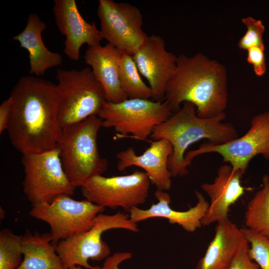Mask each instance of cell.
I'll return each mask as SVG.
<instances>
[{"mask_svg":"<svg viewBox=\"0 0 269 269\" xmlns=\"http://www.w3.org/2000/svg\"><path fill=\"white\" fill-rule=\"evenodd\" d=\"M9 97L12 109L7 130L13 146L22 154L56 147L62 131L58 118L56 85L38 77L24 76Z\"/></svg>","mask_w":269,"mask_h":269,"instance_id":"6da1fadb","label":"cell"},{"mask_svg":"<svg viewBox=\"0 0 269 269\" xmlns=\"http://www.w3.org/2000/svg\"><path fill=\"white\" fill-rule=\"evenodd\" d=\"M227 70L216 60L198 53L177 57L164 100L172 112L185 102L192 103L197 116L210 118L225 113L228 103Z\"/></svg>","mask_w":269,"mask_h":269,"instance_id":"7a4b0ae2","label":"cell"},{"mask_svg":"<svg viewBox=\"0 0 269 269\" xmlns=\"http://www.w3.org/2000/svg\"><path fill=\"white\" fill-rule=\"evenodd\" d=\"M191 103L185 102L164 122L156 126L150 137L155 140L165 139L172 145L173 153L168 160L172 176L183 177L188 173L189 166L185 159L186 151L193 143L206 139L214 144L227 142L238 137L235 127L224 123L223 113L210 118H202L196 114Z\"/></svg>","mask_w":269,"mask_h":269,"instance_id":"3957f363","label":"cell"},{"mask_svg":"<svg viewBox=\"0 0 269 269\" xmlns=\"http://www.w3.org/2000/svg\"><path fill=\"white\" fill-rule=\"evenodd\" d=\"M102 120L97 115L62 129L57 143L63 169L75 187H81L91 178L101 175L108 167L100 155L97 135Z\"/></svg>","mask_w":269,"mask_h":269,"instance_id":"277c9868","label":"cell"},{"mask_svg":"<svg viewBox=\"0 0 269 269\" xmlns=\"http://www.w3.org/2000/svg\"><path fill=\"white\" fill-rule=\"evenodd\" d=\"M56 78L58 118L62 129L98 116L106 100L103 87L91 68L58 69Z\"/></svg>","mask_w":269,"mask_h":269,"instance_id":"5b68a950","label":"cell"},{"mask_svg":"<svg viewBox=\"0 0 269 269\" xmlns=\"http://www.w3.org/2000/svg\"><path fill=\"white\" fill-rule=\"evenodd\" d=\"M114 229L134 232L139 231L137 223L130 219L128 214H99L88 231L62 240L55 245L64 269L80 266L87 269H98V266H91L88 260L100 261L110 256V248L102 236L104 232Z\"/></svg>","mask_w":269,"mask_h":269,"instance_id":"8992f818","label":"cell"},{"mask_svg":"<svg viewBox=\"0 0 269 269\" xmlns=\"http://www.w3.org/2000/svg\"><path fill=\"white\" fill-rule=\"evenodd\" d=\"M172 113L164 100L127 99L117 103L106 101L98 116L103 127L113 128L122 136L131 134L136 139L146 140Z\"/></svg>","mask_w":269,"mask_h":269,"instance_id":"52a82bcc","label":"cell"},{"mask_svg":"<svg viewBox=\"0 0 269 269\" xmlns=\"http://www.w3.org/2000/svg\"><path fill=\"white\" fill-rule=\"evenodd\" d=\"M60 149L22 154L24 178L23 192L32 204L51 203L61 195H72L75 187L63 169Z\"/></svg>","mask_w":269,"mask_h":269,"instance_id":"ba28073f","label":"cell"},{"mask_svg":"<svg viewBox=\"0 0 269 269\" xmlns=\"http://www.w3.org/2000/svg\"><path fill=\"white\" fill-rule=\"evenodd\" d=\"M105 207L87 199L78 201L68 195H61L51 203L32 204L30 215L46 222L50 228L52 243L88 231L93 226L96 217L102 213Z\"/></svg>","mask_w":269,"mask_h":269,"instance_id":"9c48e42d","label":"cell"},{"mask_svg":"<svg viewBox=\"0 0 269 269\" xmlns=\"http://www.w3.org/2000/svg\"><path fill=\"white\" fill-rule=\"evenodd\" d=\"M150 181L144 171L126 175L91 178L81 187L84 197L103 207H121L127 212L144 204L149 194Z\"/></svg>","mask_w":269,"mask_h":269,"instance_id":"30bf717a","label":"cell"},{"mask_svg":"<svg viewBox=\"0 0 269 269\" xmlns=\"http://www.w3.org/2000/svg\"><path fill=\"white\" fill-rule=\"evenodd\" d=\"M210 152L218 153L223 162L230 163L234 169L243 174L257 155L269 160V111L254 117L250 129L242 136L219 144L204 142L197 149L186 152L185 159L190 165L195 157Z\"/></svg>","mask_w":269,"mask_h":269,"instance_id":"8fae6325","label":"cell"},{"mask_svg":"<svg viewBox=\"0 0 269 269\" xmlns=\"http://www.w3.org/2000/svg\"><path fill=\"white\" fill-rule=\"evenodd\" d=\"M97 15L102 38L122 54L133 56L148 37L139 9L129 3L99 0Z\"/></svg>","mask_w":269,"mask_h":269,"instance_id":"7c38bea8","label":"cell"},{"mask_svg":"<svg viewBox=\"0 0 269 269\" xmlns=\"http://www.w3.org/2000/svg\"><path fill=\"white\" fill-rule=\"evenodd\" d=\"M139 73L147 80L155 101L164 100L177 57L165 48L159 35H151L133 56Z\"/></svg>","mask_w":269,"mask_h":269,"instance_id":"4fadbf2b","label":"cell"},{"mask_svg":"<svg viewBox=\"0 0 269 269\" xmlns=\"http://www.w3.org/2000/svg\"><path fill=\"white\" fill-rule=\"evenodd\" d=\"M53 11L57 26L65 36V54L70 59L78 61L81 46L100 44L103 39L95 22L86 21L78 9L75 0H55Z\"/></svg>","mask_w":269,"mask_h":269,"instance_id":"5bb4252c","label":"cell"},{"mask_svg":"<svg viewBox=\"0 0 269 269\" xmlns=\"http://www.w3.org/2000/svg\"><path fill=\"white\" fill-rule=\"evenodd\" d=\"M172 153V145L165 139L151 141L141 155H137L134 149L130 147L117 153V169L123 171L133 166L140 167L157 190H169L171 187L172 175L168 168V160Z\"/></svg>","mask_w":269,"mask_h":269,"instance_id":"9a60e30c","label":"cell"},{"mask_svg":"<svg viewBox=\"0 0 269 269\" xmlns=\"http://www.w3.org/2000/svg\"><path fill=\"white\" fill-rule=\"evenodd\" d=\"M244 174L235 170L230 164L221 165L212 183H204L202 189L210 199L209 207L202 220V226H208L214 222L228 220L230 207L245 192L241 179Z\"/></svg>","mask_w":269,"mask_h":269,"instance_id":"2e32d148","label":"cell"},{"mask_svg":"<svg viewBox=\"0 0 269 269\" xmlns=\"http://www.w3.org/2000/svg\"><path fill=\"white\" fill-rule=\"evenodd\" d=\"M195 195L196 204L186 211H179L171 208V198L168 193L156 189L154 196L157 202L147 209L133 208L129 212L130 218L136 223L153 218H164L170 224L179 225L186 232H193L202 226V220L209 205L201 192L196 191Z\"/></svg>","mask_w":269,"mask_h":269,"instance_id":"e0dca14e","label":"cell"},{"mask_svg":"<svg viewBox=\"0 0 269 269\" xmlns=\"http://www.w3.org/2000/svg\"><path fill=\"white\" fill-rule=\"evenodd\" d=\"M122 53L109 43L89 47L85 63L91 67L96 79L103 87L107 102L117 103L128 99L120 80V62Z\"/></svg>","mask_w":269,"mask_h":269,"instance_id":"ac0fdd59","label":"cell"},{"mask_svg":"<svg viewBox=\"0 0 269 269\" xmlns=\"http://www.w3.org/2000/svg\"><path fill=\"white\" fill-rule=\"evenodd\" d=\"M245 241L235 224L229 220L218 222L214 237L195 269H228Z\"/></svg>","mask_w":269,"mask_h":269,"instance_id":"d6986e66","label":"cell"},{"mask_svg":"<svg viewBox=\"0 0 269 269\" xmlns=\"http://www.w3.org/2000/svg\"><path fill=\"white\" fill-rule=\"evenodd\" d=\"M46 28V24L37 14L30 13L23 31L12 38L28 52L29 73L38 77L43 76L47 69L62 63L61 55L50 51L43 41L42 32Z\"/></svg>","mask_w":269,"mask_h":269,"instance_id":"ffe728a7","label":"cell"},{"mask_svg":"<svg viewBox=\"0 0 269 269\" xmlns=\"http://www.w3.org/2000/svg\"><path fill=\"white\" fill-rule=\"evenodd\" d=\"M52 240L50 232L25 230L20 238L23 259L16 269H64Z\"/></svg>","mask_w":269,"mask_h":269,"instance_id":"44dd1931","label":"cell"},{"mask_svg":"<svg viewBox=\"0 0 269 269\" xmlns=\"http://www.w3.org/2000/svg\"><path fill=\"white\" fill-rule=\"evenodd\" d=\"M247 228L269 239V176L262 178V187L249 201L245 214Z\"/></svg>","mask_w":269,"mask_h":269,"instance_id":"7402d4cb","label":"cell"},{"mask_svg":"<svg viewBox=\"0 0 269 269\" xmlns=\"http://www.w3.org/2000/svg\"><path fill=\"white\" fill-rule=\"evenodd\" d=\"M121 88L128 99H149L152 92L142 81L132 55L122 54L120 62Z\"/></svg>","mask_w":269,"mask_h":269,"instance_id":"603a6c76","label":"cell"},{"mask_svg":"<svg viewBox=\"0 0 269 269\" xmlns=\"http://www.w3.org/2000/svg\"><path fill=\"white\" fill-rule=\"evenodd\" d=\"M21 235L10 229L0 231V269H16L22 263L20 249Z\"/></svg>","mask_w":269,"mask_h":269,"instance_id":"cb8c5ba5","label":"cell"},{"mask_svg":"<svg viewBox=\"0 0 269 269\" xmlns=\"http://www.w3.org/2000/svg\"><path fill=\"white\" fill-rule=\"evenodd\" d=\"M241 231L249 245L250 258L261 269H269V239L247 228Z\"/></svg>","mask_w":269,"mask_h":269,"instance_id":"d4e9b609","label":"cell"},{"mask_svg":"<svg viewBox=\"0 0 269 269\" xmlns=\"http://www.w3.org/2000/svg\"><path fill=\"white\" fill-rule=\"evenodd\" d=\"M242 20L246 26L247 31L239 41V48L247 50L252 47H258L265 50L263 34L265 27L262 21L251 16L243 18Z\"/></svg>","mask_w":269,"mask_h":269,"instance_id":"484cf974","label":"cell"},{"mask_svg":"<svg viewBox=\"0 0 269 269\" xmlns=\"http://www.w3.org/2000/svg\"><path fill=\"white\" fill-rule=\"evenodd\" d=\"M249 245L246 240L228 269H260L259 265L249 257Z\"/></svg>","mask_w":269,"mask_h":269,"instance_id":"4316f807","label":"cell"},{"mask_svg":"<svg viewBox=\"0 0 269 269\" xmlns=\"http://www.w3.org/2000/svg\"><path fill=\"white\" fill-rule=\"evenodd\" d=\"M264 50L258 47H252L247 50V60L253 65L254 71L258 76H262L266 71Z\"/></svg>","mask_w":269,"mask_h":269,"instance_id":"83f0119b","label":"cell"},{"mask_svg":"<svg viewBox=\"0 0 269 269\" xmlns=\"http://www.w3.org/2000/svg\"><path fill=\"white\" fill-rule=\"evenodd\" d=\"M12 109V100L10 97L2 102L0 105V134L7 130L11 117Z\"/></svg>","mask_w":269,"mask_h":269,"instance_id":"f1b7e54d","label":"cell"},{"mask_svg":"<svg viewBox=\"0 0 269 269\" xmlns=\"http://www.w3.org/2000/svg\"><path fill=\"white\" fill-rule=\"evenodd\" d=\"M132 258V254L130 252H116L105 259L100 269H120L121 264Z\"/></svg>","mask_w":269,"mask_h":269,"instance_id":"f546056e","label":"cell"},{"mask_svg":"<svg viewBox=\"0 0 269 269\" xmlns=\"http://www.w3.org/2000/svg\"><path fill=\"white\" fill-rule=\"evenodd\" d=\"M67 269H83L82 268V267L80 266H75ZM98 269H100V267L98 266Z\"/></svg>","mask_w":269,"mask_h":269,"instance_id":"4dcf8cb0","label":"cell"}]
</instances>
